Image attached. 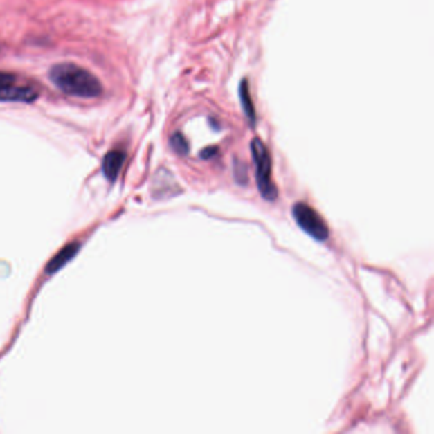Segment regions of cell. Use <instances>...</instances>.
<instances>
[{
  "label": "cell",
  "mask_w": 434,
  "mask_h": 434,
  "mask_svg": "<svg viewBox=\"0 0 434 434\" xmlns=\"http://www.w3.org/2000/svg\"><path fill=\"white\" fill-rule=\"evenodd\" d=\"M48 78L63 93L78 98H96L102 95L101 80L93 73L74 63L55 64L48 71Z\"/></svg>",
  "instance_id": "obj_1"
},
{
  "label": "cell",
  "mask_w": 434,
  "mask_h": 434,
  "mask_svg": "<svg viewBox=\"0 0 434 434\" xmlns=\"http://www.w3.org/2000/svg\"><path fill=\"white\" fill-rule=\"evenodd\" d=\"M39 98V87L30 80L0 71V102L32 103Z\"/></svg>",
  "instance_id": "obj_2"
},
{
  "label": "cell",
  "mask_w": 434,
  "mask_h": 434,
  "mask_svg": "<svg viewBox=\"0 0 434 434\" xmlns=\"http://www.w3.org/2000/svg\"><path fill=\"white\" fill-rule=\"evenodd\" d=\"M253 163H255V174H256V183L260 191L261 197L266 201H274L278 197V189L271 180V158L265 144L260 139L255 138L251 144Z\"/></svg>",
  "instance_id": "obj_3"
},
{
  "label": "cell",
  "mask_w": 434,
  "mask_h": 434,
  "mask_svg": "<svg viewBox=\"0 0 434 434\" xmlns=\"http://www.w3.org/2000/svg\"><path fill=\"white\" fill-rule=\"evenodd\" d=\"M292 213L297 224L307 233L308 236L323 242L330 236L327 224L314 208L305 203H297L293 206Z\"/></svg>",
  "instance_id": "obj_4"
},
{
  "label": "cell",
  "mask_w": 434,
  "mask_h": 434,
  "mask_svg": "<svg viewBox=\"0 0 434 434\" xmlns=\"http://www.w3.org/2000/svg\"><path fill=\"white\" fill-rule=\"evenodd\" d=\"M125 158H127V153H125V150H123L121 148L110 150L105 156L102 161V171L103 174L106 176V179L109 181L116 180V177L120 174L123 165L125 162Z\"/></svg>",
  "instance_id": "obj_5"
},
{
  "label": "cell",
  "mask_w": 434,
  "mask_h": 434,
  "mask_svg": "<svg viewBox=\"0 0 434 434\" xmlns=\"http://www.w3.org/2000/svg\"><path fill=\"white\" fill-rule=\"evenodd\" d=\"M238 93H239V101H241L244 114H245L246 118L248 120L250 125L255 127V124H256V111H255V106H253V98H251V95H250L248 83H247L246 79H244L239 83Z\"/></svg>",
  "instance_id": "obj_6"
},
{
  "label": "cell",
  "mask_w": 434,
  "mask_h": 434,
  "mask_svg": "<svg viewBox=\"0 0 434 434\" xmlns=\"http://www.w3.org/2000/svg\"><path fill=\"white\" fill-rule=\"evenodd\" d=\"M79 248V244H71L63 248L60 253L56 255L53 260L48 262L46 273L48 274H54L60 268H63L64 265L71 260V257L77 253Z\"/></svg>",
  "instance_id": "obj_7"
},
{
  "label": "cell",
  "mask_w": 434,
  "mask_h": 434,
  "mask_svg": "<svg viewBox=\"0 0 434 434\" xmlns=\"http://www.w3.org/2000/svg\"><path fill=\"white\" fill-rule=\"evenodd\" d=\"M170 145L174 150V153L179 156H186L189 153V143L181 133H174L170 138Z\"/></svg>",
  "instance_id": "obj_8"
},
{
  "label": "cell",
  "mask_w": 434,
  "mask_h": 434,
  "mask_svg": "<svg viewBox=\"0 0 434 434\" xmlns=\"http://www.w3.org/2000/svg\"><path fill=\"white\" fill-rule=\"evenodd\" d=\"M235 177H236L238 183L245 185L247 182V167L242 162H235Z\"/></svg>",
  "instance_id": "obj_9"
},
{
  "label": "cell",
  "mask_w": 434,
  "mask_h": 434,
  "mask_svg": "<svg viewBox=\"0 0 434 434\" xmlns=\"http://www.w3.org/2000/svg\"><path fill=\"white\" fill-rule=\"evenodd\" d=\"M218 152L219 150H218L217 147H208V148H206L200 153V157L203 158V159H210V158L215 157L218 154Z\"/></svg>",
  "instance_id": "obj_10"
}]
</instances>
